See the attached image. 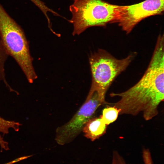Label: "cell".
I'll use <instances>...</instances> for the list:
<instances>
[{"instance_id":"obj_1","label":"cell","mask_w":164,"mask_h":164,"mask_svg":"<svg viewBox=\"0 0 164 164\" xmlns=\"http://www.w3.org/2000/svg\"><path fill=\"white\" fill-rule=\"evenodd\" d=\"M0 37L8 55L15 60L29 83L37 78L24 32L0 4Z\"/></svg>"},{"instance_id":"obj_2","label":"cell","mask_w":164,"mask_h":164,"mask_svg":"<svg viewBox=\"0 0 164 164\" xmlns=\"http://www.w3.org/2000/svg\"><path fill=\"white\" fill-rule=\"evenodd\" d=\"M122 6L109 4L102 0H74L69 7L73 24L72 34L79 35L93 26H104L115 22Z\"/></svg>"},{"instance_id":"obj_3","label":"cell","mask_w":164,"mask_h":164,"mask_svg":"<svg viewBox=\"0 0 164 164\" xmlns=\"http://www.w3.org/2000/svg\"><path fill=\"white\" fill-rule=\"evenodd\" d=\"M136 54L134 52L124 58L118 59L103 49L92 53L89 60L92 76L90 90L105 97L112 83L126 69Z\"/></svg>"},{"instance_id":"obj_4","label":"cell","mask_w":164,"mask_h":164,"mask_svg":"<svg viewBox=\"0 0 164 164\" xmlns=\"http://www.w3.org/2000/svg\"><path fill=\"white\" fill-rule=\"evenodd\" d=\"M107 103L105 97L96 91L90 90L84 103L72 119L57 129L55 140L57 143L63 145L72 141L82 130L97 108Z\"/></svg>"},{"instance_id":"obj_5","label":"cell","mask_w":164,"mask_h":164,"mask_svg":"<svg viewBox=\"0 0 164 164\" xmlns=\"http://www.w3.org/2000/svg\"><path fill=\"white\" fill-rule=\"evenodd\" d=\"M164 0H145L139 3L122 6L115 22L126 34L140 21L151 16L162 14Z\"/></svg>"},{"instance_id":"obj_6","label":"cell","mask_w":164,"mask_h":164,"mask_svg":"<svg viewBox=\"0 0 164 164\" xmlns=\"http://www.w3.org/2000/svg\"><path fill=\"white\" fill-rule=\"evenodd\" d=\"M107 126L100 117L91 118L85 124L82 131L86 138L93 141L106 133Z\"/></svg>"},{"instance_id":"obj_7","label":"cell","mask_w":164,"mask_h":164,"mask_svg":"<svg viewBox=\"0 0 164 164\" xmlns=\"http://www.w3.org/2000/svg\"><path fill=\"white\" fill-rule=\"evenodd\" d=\"M21 125V124L18 122L7 120L0 116V145L2 149L5 150L9 149L8 143L4 140L1 133H2L3 135L8 134L9 133V130L11 128L18 132Z\"/></svg>"},{"instance_id":"obj_8","label":"cell","mask_w":164,"mask_h":164,"mask_svg":"<svg viewBox=\"0 0 164 164\" xmlns=\"http://www.w3.org/2000/svg\"><path fill=\"white\" fill-rule=\"evenodd\" d=\"M119 112L120 110L114 106L108 107L103 109L100 117L103 122L108 125L116 120Z\"/></svg>"},{"instance_id":"obj_9","label":"cell","mask_w":164,"mask_h":164,"mask_svg":"<svg viewBox=\"0 0 164 164\" xmlns=\"http://www.w3.org/2000/svg\"><path fill=\"white\" fill-rule=\"evenodd\" d=\"M8 56L0 37V80L2 81L6 86L9 84L6 79L5 66Z\"/></svg>"},{"instance_id":"obj_10","label":"cell","mask_w":164,"mask_h":164,"mask_svg":"<svg viewBox=\"0 0 164 164\" xmlns=\"http://www.w3.org/2000/svg\"><path fill=\"white\" fill-rule=\"evenodd\" d=\"M42 12L45 16L47 15L48 12H51V9L47 7L45 3L40 0H30Z\"/></svg>"},{"instance_id":"obj_11","label":"cell","mask_w":164,"mask_h":164,"mask_svg":"<svg viewBox=\"0 0 164 164\" xmlns=\"http://www.w3.org/2000/svg\"><path fill=\"white\" fill-rule=\"evenodd\" d=\"M20 161V159L19 158L10 161L9 162L5 163L4 164H13L15 162H17Z\"/></svg>"}]
</instances>
